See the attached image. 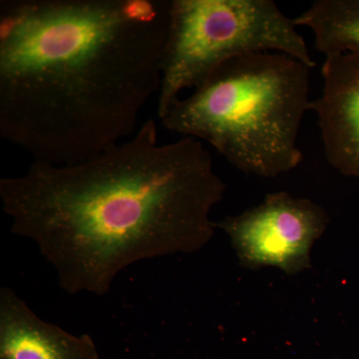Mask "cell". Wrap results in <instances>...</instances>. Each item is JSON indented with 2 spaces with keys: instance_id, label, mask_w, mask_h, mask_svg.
<instances>
[{
  "instance_id": "obj_1",
  "label": "cell",
  "mask_w": 359,
  "mask_h": 359,
  "mask_svg": "<svg viewBox=\"0 0 359 359\" xmlns=\"http://www.w3.org/2000/svg\"><path fill=\"white\" fill-rule=\"evenodd\" d=\"M224 191L203 142L161 144L153 119L82 162L33 161L25 174L0 179L14 235L39 245L65 292L97 297L132 264L202 250Z\"/></svg>"
},
{
  "instance_id": "obj_2",
  "label": "cell",
  "mask_w": 359,
  "mask_h": 359,
  "mask_svg": "<svg viewBox=\"0 0 359 359\" xmlns=\"http://www.w3.org/2000/svg\"><path fill=\"white\" fill-rule=\"evenodd\" d=\"M171 0H1L0 135L71 165L126 140L159 93Z\"/></svg>"
},
{
  "instance_id": "obj_3",
  "label": "cell",
  "mask_w": 359,
  "mask_h": 359,
  "mask_svg": "<svg viewBox=\"0 0 359 359\" xmlns=\"http://www.w3.org/2000/svg\"><path fill=\"white\" fill-rule=\"evenodd\" d=\"M311 68L278 52L231 59L161 119L168 131L207 142L243 173L276 178L302 162Z\"/></svg>"
},
{
  "instance_id": "obj_4",
  "label": "cell",
  "mask_w": 359,
  "mask_h": 359,
  "mask_svg": "<svg viewBox=\"0 0 359 359\" xmlns=\"http://www.w3.org/2000/svg\"><path fill=\"white\" fill-rule=\"evenodd\" d=\"M297 27L273 0H171L158 118L185 90L238 56L278 52L313 69L316 62Z\"/></svg>"
},
{
  "instance_id": "obj_5",
  "label": "cell",
  "mask_w": 359,
  "mask_h": 359,
  "mask_svg": "<svg viewBox=\"0 0 359 359\" xmlns=\"http://www.w3.org/2000/svg\"><path fill=\"white\" fill-rule=\"evenodd\" d=\"M325 210L306 198L271 193L238 216L216 223L230 238L242 266H276L287 275L311 268L314 243L327 230Z\"/></svg>"
},
{
  "instance_id": "obj_6",
  "label": "cell",
  "mask_w": 359,
  "mask_h": 359,
  "mask_svg": "<svg viewBox=\"0 0 359 359\" xmlns=\"http://www.w3.org/2000/svg\"><path fill=\"white\" fill-rule=\"evenodd\" d=\"M323 89L311 101L328 164L359 180V50L325 56Z\"/></svg>"
},
{
  "instance_id": "obj_7",
  "label": "cell",
  "mask_w": 359,
  "mask_h": 359,
  "mask_svg": "<svg viewBox=\"0 0 359 359\" xmlns=\"http://www.w3.org/2000/svg\"><path fill=\"white\" fill-rule=\"evenodd\" d=\"M0 359H99V353L90 335L41 320L11 287H2Z\"/></svg>"
},
{
  "instance_id": "obj_8",
  "label": "cell",
  "mask_w": 359,
  "mask_h": 359,
  "mask_svg": "<svg viewBox=\"0 0 359 359\" xmlns=\"http://www.w3.org/2000/svg\"><path fill=\"white\" fill-rule=\"evenodd\" d=\"M294 22L311 30L325 56L359 50V0H316Z\"/></svg>"
}]
</instances>
